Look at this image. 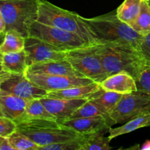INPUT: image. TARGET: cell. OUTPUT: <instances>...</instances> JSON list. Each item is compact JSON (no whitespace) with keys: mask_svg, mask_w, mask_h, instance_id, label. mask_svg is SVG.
<instances>
[{"mask_svg":"<svg viewBox=\"0 0 150 150\" xmlns=\"http://www.w3.org/2000/svg\"><path fill=\"white\" fill-rule=\"evenodd\" d=\"M1 89L28 100L44 98L48 94L47 91L35 86L25 74L11 73L1 83Z\"/></svg>","mask_w":150,"mask_h":150,"instance_id":"cell-11","label":"cell"},{"mask_svg":"<svg viewBox=\"0 0 150 150\" xmlns=\"http://www.w3.org/2000/svg\"><path fill=\"white\" fill-rule=\"evenodd\" d=\"M149 126H150V114L139 116L124 123V125L121 127H114V128L110 127L108 131L109 133L108 137L111 140H112L117 136L127 134L138 129L149 127Z\"/></svg>","mask_w":150,"mask_h":150,"instance_id":"cell-21","label":"cell"},{"mask_svg":"<svg viewBox=\"0 0 150 150\" xmlns=\"http://www.w3.org/2000/svg\"><path fill=\"white\" fill-rule=\"evenodd\" d=\"M142 0H125L116 10L117 16L122 21L131 26L141 11Z\"/></svg>","mask_w":150,"mask_h":150,"instance_id":"cell-22","label":"cell"},{"mask_svg":"<svg viewBox=\"0 0 150 150\" xmlns=\"http://www.w3.org/2000/svg\"><path fill=\"white\" fill-rule=\"evenodd\" d=\"M24 51L26 54L27 65L49 61L65 59L66 54L47 42L28 36L25 39Z\"/></svg>","mask_w":150,"mask_h":150,"instance_id":"cell-10","label":"cell"},{"mask_svg":"<svg viewBox=\"0 0 150 150\" xmlns=\"http://www.w3.org/2000/svg\"><path fill=\"white\" fill-rule=\"evenodd\" d=\"M46 109L58 122L67 120L89 99H57L44 97L40 98Z\"/></svg>","mask_w":150,"mask_h":150,"instance_id":"cell-12","label":"cell"},{"mask_svg":"<svg viewBox=\"0 0 150 150\" xmlns=\"http://www.w3.org/2000/svg\"><path fill=\"white\" fill-rule=\"evenodd\" d=\"M25 39L26 38L17 31H6L4 40L0 45V52L4 54L22 51L24 49Z\"/></svg>","mask_w":150,"mask_h":150,"instance_id":"cell-23","label":"cell"},{"mask_svg":"<svg viewBox=\"0 0 150 150\" xmlns=\"http://www.w3.org/2000/svg\"><path fill=\"white\" fill-rule=\"evenodd\" d=\"M108 131H99L92 133L82 134L79 137L81 150H109L111 139L105 137V134Z\"/></svg>","mask_w":150,"mask_h":150,"instance_id":"cell-19","label":"cell"},{"mask_svg":"<svg viewBox=\"0 0 150 150\" xmlns=\"http://www.w3.org/2000/svg\"><path fill=\"white\" fill-rule=\"evenodd\" d=\"M10 75H11V73L4 70V68L2 67V64H1V62H0V83L4 81Z\"/></svg>","mask_w":150,"mask_h":150,"instance_id":"cell-33","label":"cell"},{"mask_svg":"<svg viewBox=\"0 0 150 150\" xmlns=\"http://www.w3.org/2000/svg\"><path fill=\"white\" fill-rule=\"evenodd\" d=\"M100 84L104 90L122 95L134 93L137 91L136 80L126 72H120L109 76Z\"/></svg>","mask_w":150,"mask_h":150,"instance_id":"cell-17","label":"cell"},{"mask_svg":"<svg viewBox=\"0 0 150 150\" xmlns=\"http://www.w3.org/2000/svg\"><path fill=\"white\" fill-rule=\"evenodd\" d=\"M6 31V25L5 22H4V18L2 17L1 12H0V35L5 33Z\"/></svg>","mask_w":150,"mask_h":150,"instance_id":"cell-34","label":"cell"},{"mask_svg":"<svg viewBox=\"0 0 150 150\" xmlns=\"http://www.w3.org/2000/svg\"><path fill=\"white\" fill-rule=\"evenodd\" d=\"M29 36L41 40L64 52L92 45L76 34L44 24L38 21L31 26Z\"/></svg>","mask_w":150,"mask_h":150,"instance_id":"cell-6","label":"cell"},{"mask_svg":"<svg viewBox=\"0 0 150 150\" xmlns=\"http://www.w3.org/2000/svg\"><path fill=\"white\" fill-rule=\"evenodd\" d=\"M142 150H150V141H146L140 147Z\"/></svg>","mask_w":150,"mask_h":150,"instance_id":"cell-35","label":"cell"},{"mask_svg":"<svg viewBox=\"0 0 150 150\" xmlns=\"http://www.w3.org/2000/svg\"><path fill=\"white\" fill-rule=\"evenodd\" d=\"M65 54V59L84 78L100 83L108 77L95 51V45L67 51Z\"/></svg>","mask_w":150,"mask_h":150,"instance_id":"cell-7","label":"cell"},{"mask_svg":"<svg viewBox=\"0 0 150 150\" xmlns=\"http://www.w3.org/2000/svg\"><path fill=\"white\" fill-rule=\"evenodd\" d=\"M25 76L35 86L47 91L48 92L95 83V81L87 78L35 74L28 73H25Z\"/></svg>","mask_w":150,"mask_h":150,"instance_id":"cell-9","label":"cell"},{"mask_svg":"<svg viewBox=\"0 0 150 150\" xmlns=\"http://www.w3.org/2000/svg\"><path fill=\"white\" fill-rule=\"evenodd\" d=\"M95 51L108 76L126 72L136 81L142 72L150 66L141 51L130 45L100 43L95 45Z\"/></svg>","mask_w":150,"mask_h":150,"instance_id":"cell-1","label":"cell"},{"mask_svg":"<svg viewBox=\"0 0 150 150\" xmlns=\"http://www.w3.org/2000/svg\"><path fill=\"white\" fill-rule=\"evenodd\" d=\"M1 64L4 70L9 73L14 74H25L28 65L24 49L18 52L3 54Z\"/></svg>","mask_w":150,"mask_h":150,"instance_id":"cell-20","label":"cell"},{"mask_svg":"<svg viewBox=\"0 0 150 150\" xmlns=\"http://www.w3.org/2000/svg\"><path fill=\"white\" fill-rule=\"evenodd\" d=\"M17 129V125L13 120L0 116V136L8 137Z\"/></svg>","mask_w":150,"mask_h":150,"instance_id":"cell-30","label":"cell"},{"mask_svg":"<svg viewBox=\"0 0 150 150\" xmlns=\"http://www.w3.org/2000/svg\"><path fill=\"white\" fill-rule=\"evenodd\" d=\"M30 120H57V118L46 109L40 98H35L28 100L24 112L15 122L17 125L19 122Z\"/></svg>","mask_w":150,"mask_h":150,"instance_id":"cell-18","label":"cell"},{"mask_svg":"<svg viewBox=\"0 0 150 150\" xmlns=\"http://www.w3.org/2000/svg\"><path fill=\"white\" fill-rule=\"evenodd\" d=\"M149 1V5H150V0H149V1Z\"/></svg>","mask_w":150,"mask_h":150,"instance_id":"cell-39","label":"cell"},{"mask_svg":"<svg viewBox=\"0 0 150 150\" xmlns=\"http://www.w3.org/2000/svg\"><path fill=\"white\" fill-rule=\"evenodd\" d=\"M147 114H150V98L134 92L123 95L115 107L105 116V120L108 127H111Z\"/></svg>","mask_w":150,"mask_h":150,"instance_id":"cell-8","label":"cell"},{"mask_svg":"<svg viewBox=\"0 0 150 150\" xmlns=\"http://www.w3.org/2000/svg\"><path fill=\"white\" fill-rule=\"evenodd\" d=\"M5 138H6V137H3V136H0V144H1V143L3 142V141H4V139H5Z\"/></svg>","mask_w":150,"mask_h":150,"instance_id":"cell-37","label":"cell"},{"mask_svg":"<svg viewBox=\"0 0 150 150\" xmlns=\"http://www.w3.org/2000/svg\"><path fill=\"white\" fill-rule=\"evenodd\" d=\"M38 10L39 0H0L6 31H17L25 38L29 36L31 26L38 21Z\"/></svg>","mask_w":150,"mask_h":150,"instance_id":"cell-5","label":"cell"},{"mask_svg":"<svg viewBox=\"0 0 150 150\" xmlns=\"http://www.w3.org/2000/svg\"><path fill=\"white\" fill-rule=\"evenodd\" d=\"M95 116H103L104 117L103 114L99 109V108L90 100H89L80 108H78L69 119L85 118V117H95Z\"/></svg>","mask_w":150,"mask_h":150,"instance_id":"cell-27","label":"cell"},{"mask_svg":"<svg viewBox=\"0 0 150 150\" xmlns=\"http://www.w3.org/2000/svg\"><path fill=\"white\" fill-rule=\"evenodd\" d=\"M26 73L84 78L79 72L76 71L71 65V64L66 59L33 64L32 65L28 66Z\"/></svg>","mask_w":150,"mask_h":150,"instance_id":"cell-13","label":"cell"},{"mask_svg":"<svg viewBox=\"0 0 150 150\" xmlns=\"http://www.w3.org/2000/svg\"><path fill=\"white\" fill-rule=\"evenodd\" d=\"M15 150H40V146L18 130L7 137Z\"/></svg>","mask_w":150,"mask_h":150,"instance_id":"cell-26","label":"cell"},{"mask_svg":"<svg viewBox=\"0 0 150 150\" xmlns=\"http://www.w3.org/2000/svg\"><path fill=\"white\" fill-rule=\"evenodd\" d=\"M16 130L30 139L40 147L73 140L82 135L54 120H26L18 123Z\"/></svg>","mask_w":150,"mask_h":150,"instance_id":"cell-4","label":"cell"},{"mask_svg":"<svg viewBox=\"0 0 150 150\" xmlns=\"http://www.w3.org/2000/svg\"><path fill=\"white\" fill-rule=\"evenodd\" d=\"M84 20L100 43L130 45L140 51L144 36L136 32L130 25L122 21L117 17L116 10L97 17L84 18Z\"/></svg>","mask_w":150,"mask_h":150,"instance_id":"cell-3","label":"cell"},{"mask_svg":"<svg viewBox=\"0 0 150 150\" xmlns=\"http://www.w3.org/2000/svg\"><path fill=\"white\" fill-rule=\"evenodd\" d=\"M104 89L99 83L78 86L48 92L45 97L57 99H92L100 95Z\"/></svg>","mask_w":150,"mask_h":150,"instance_id":"cell-14","label":"cell"},{"mask_svg":"<svg viewBox=\"0 0 150 150\" xmlns=\"http://www.w3.org/2000/svg\"><path fill=\"white\" fill-rule=\"evenodd\" d=\"M4 34H5V33H4ZM4 34L0 35V45H1V43L2 42V41H3V40H4ZM2 56H3V54H1V52H0V62H1V61H2Z\"/></svg>","mask_w":150,"mask_h":150,"instance_id":"cell-36","label":"cell"},{"mask_svg":"<svg viewBox=\"0 0 150 150\" xmlns=\"http://www.w3.org/2000/svg\"><path fill=\"white\" fill-rule=\"evenodd\" d=\"M28 100L0 90V116L7 117L16 122L26 109Z\"/></svg>","mask_w":150,"mask_h":150,"instance_id":"cell-16","label":"cell"},{"mask_svg":"<svg viewBox=\"0 0 150 150\" xmlns=\"http://www.w3.org/2000/svg\"><path fill=\"white\" fill-rule=\"evenodd\" d=\"M65 127H70L81 134L95 133L99 131H109L103 116H95L85 118L69 119L59 122Z\"/></svg>","mask_w":150,"mask_h":150,"instance_id":"cell-15","label":"cell"},{"mask_svg":"<svg viewBox=\"0 0 150 150\" xmlns=\"http://www.w3.org/2000/svg\"><path fill=\"white\" fill-rule=\"evenodd\" d=\"M0 90H1V83H0Z\"/></svg>","mask_w":150,"mask_h":150,"instance_id":"cell-38","label":"cell"},{"mask_svg":"<svg viewBox=\"0 0 150 150\" xmlns=\"http://www.w3.org/2000/svg\"><path fill=\"white\" fill-rule=\"evenodd\" d=\"M79 137L73 140L67 141V142L56 143L42 146L40 150H81Z\"/></svg>","mask_w":150,"mask_h":150,"instance_id":"cell-29","label":"cell"},{"mask_svg":"<svg viewBox=\"0 0 150 150\" xmlns=\"http://www.w3.org/2000/svg\"><path fill=\"white\" fill-rule=\"evenodd\" d=\"M140 51L148 64L150 65V33L144 36Z\"/></svg>","mask_w":150,"mask_h":150,"instance_id":"cell-31","label":"cell"},{"mask_svg":"<svg viewBox=\"0 0 150 150\" xmlns=\"http://www.w3.org/2000/svg\"><path fill=\"white\" fill-rule=\"evenodd\" d=\"M146 1H149V0H146Z\"/></svg>","mask_w":150,"mask_h":150,"instance_id":"cell-40","label":"cell"},{"mask_svg":"<svg viewBox=\"0 0 150 150\" xmlns=\"http://www.w3.org/2000/svg\"><path fill=\"white\" fill-rule=\"evenodd\" d=\"M132 28L140 35L145 36L150 33V5L149 1L142 0L141 11Z\"/></svg>","mask_w":150,"mask_h":150,"instance_id":"cell-25","label":"cell"},{"mask_svg":"<svg viewBox=\"0 0 150 150\" xmlns=\"http://www.w3.org/2000/svg\"><path fill=\"white\" fill-rule=\"evenodd\" d=\"M122 96V94L104 90L100 95L92 98L90 100L99 108L105 117L115 107Z\"/></svg>","mask_w":150,"mask_h":150,"instance_id":"cell-24","label":"cell"},{"mask_svg":"<svg viewBox=\"0 0 150 150\" xmlns=\"http://www.w3.org/2000/svg\"><path fill=\"white\" fill-rule=\"evenodd\" d=\"M136 82L137 86L136 93L150 98V66L142 72Z\"/></svg>","mask_w":150,"mask_h":150,"instance_id":"cell-28","label":"cell"},{"mask_svg":"<svg viewBox=\"0 0 150 150\" xmlns=\"http://www.w3.org/2000/svg\"><path fill=\"white\" fill-rule=\"evenodd\" d=\"M0 150H15L14 148L10 144L7 137H6L0 144Z\"/></svg>","mask_w":150,"mask_h":150,"instance_id":"cell-32","label":"cell"},{"mask_svg":"<svg viewBox=\"0 0 150 150\" xmlns=\"http://www.w3.org/2000/svg\"><path fill=\"white\" fill-rule=\"evenodd\" d=\"M38 21L76 34L90 45L100 43L84 17L47 0H39Z\"/></svg>","mask_w":150,"mask_h":150,"instance_id":"cell-2","label":"cell"}]
</instances>
